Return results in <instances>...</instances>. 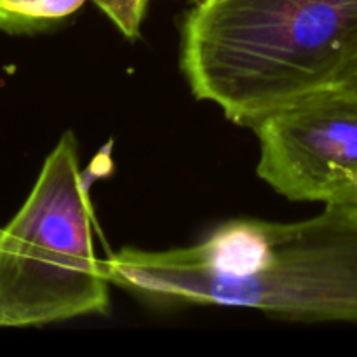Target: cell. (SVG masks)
I'll use <instances>...</instances> for the list:
<instances>
[{"mask_svg":"<svg viewBox=\"0 0 357 357\" xmlns=\"http://www.w3.org/2000/svg\"><path fill=\"white\" fill-rule=\"evenodd\" d=\"M103 268L110 284L152 305L357 323V204H328L295 223L234 220L190 248H124Z\"/></svg>","mask_w":357,"mask_h":357,"instance_id":"1","label":"cell"},{"mask_svg":"<svg viewBox=\"0 0 357 357\" xmlns=\"http://www.w3.org/2000/svg\"><path fill=\"white\" fill-rule=\"evenodd\" d=\"M356 54L357 0H199L181 38L192 94L246 128L337 82Z\"/></svg>","mask_w":357,"mask_h":357,"instance_id":"2","label":"cell"},{"mask_svg":"<svg viewBox=\"0 0 357 357\" xmlns=\"http://www.w3.org/2000/svg\"><path fill=\"white\" fill-rule=\"evenodd\" d=\"M108 286L103 261L94 255L77 142L65 132L24 204L0 229V328L107 314Z\"/></svg>","mask_w":357,"mask_h":357,"instance_id":"3","label":"cell"},{"mask_svg":"<svg viewBox=\"0 0 357 357\" xmlns=\"http://www.w3.org/2000/svg\"><path fill=\"white\" fill-rule=\"evenodd\" d=\"M258 176L293 201L357 204V91L307 93L253 126Z\"/></svg>","mask_w":357,"mask_h":357,"instance_id":"4","label":"cell"},{"mask_svg":"<svg viewBox=\"0 0 357 357\" xmlns=\"http://www.w3.org/2000/svg\"><path fill=\"white\" fill-rule=\"evenodd\" d=\"M86 0H0V30L38 31L75 13Z\"/></svg>","mask_w":357,"mask_h":357,"instance_id":"5","label":"cell"},{"mask_svg":"<svg viewBox=\"0 0 357 357\" xmlns=\"http://www.w3.org/2000/svg\"><path fill=\"white\" fill-rule=\"evenodd\" d=\"M94 2L117 24L126 37H138L149 0H94Z\"/></svg>","mask_w":357,"mask_h":357,"instance_id":"6","label":"cell"},{"mask_svg":"<svg viewBox=\"0 0 357 357\" xmlns=\"http://www.w3.org/2000/svg\"><path fill=\"white\" fill-rule=\"evenodd\" d=\"M335 84H344V86L357 91V54L349 61V65L342 70V73L338 75L337 82Z\"/></svg>","mask_w":357,"mask_h":357,"instance_id":"7","label":"cell"}]
</instances>
